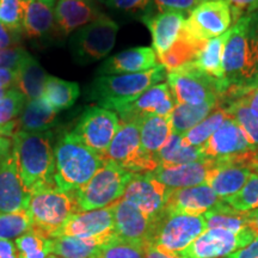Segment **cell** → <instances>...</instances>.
<instances>
[{
	"label": "cell",
	"mask_w": 258,
	"mask_h": 258,
	"mask_svg": "<svg viewBox=\"0 0 258 258\" xmlns=\"http://www.w3.org/2000/svg\"><path fill=\"white\" fill-rule=\"evenodd\" d=\"M12 153L17 160L22 179L30 191L43 186L56 185L54 182L55 157L53 132L30 133L17 131L12 138Z\"/></svg>",
	"instance_id": "6da1fadb"
},
{
	"label": "cell",
	"mask_w": 258,
	"mask_h": 258,
	"mask_svg": "<svg viewBox=\"0 0 258 258\" xmlns=\"http://www.w3.org/2000/svg\"><path fill=\"white\" fill-rule=\"evenodd\" d=\"M166 77L167 71L163 64L141 73L97 77L86 89V97L101 108L117 112Z\"/></svg>",
	"instance_id": "7a4b0ae2"
},
{
	"label": "cell",
	"mask_w": 258,
	"mask_h": 258,
	"mask_svg": "<svg viewBox=\"0 0 258 258\" xmlns=\"http://www.w3.org/2000/svg\"><path fill=\"white\" fill-rule=\"evenodd\" d=\"M54 182L62 191H77L95 176L104 164L101 156L90 150L73 132L63 133L54 146Z\"/></svg>",
	"instance_id": "3957f363"
},
{
	"label": "cell",
	"mask_w": 258,
	"mask_h": 258,
	"mask_svg": "<svg viewBox=\"0 0 258 258\" xmlns=\"http://www.w3.org/2000/svg\"><path fill=\"white\" fill-rule=\"evenodd\" d=\"M249 15L238 19L230 29V36L224 51V93L220 101H231L250 88L252 80L249 40H247Z\"/></svg>",
	"instance_id": "277c9868"
},
{
	"label": "cell",
	"mask_w": 258,
	"mask_h": 258,
	"mask_svg": "<svg viewBox=\"0 0 258 258\" xmlns=\"http://www.w3.org/2000/svg\"><path fill=\"white\" fill-rule=\"evenodd\" d=\"M28 212L35 227L51 235L80 209L76 191H62L56 185H49L32 190Z\"/></svg>",
	"instance_id": "5b68a950"
},
{
	"label": "cell",
	"mask_w": 258,
	"mask_h": 258,
	"mask_svg": "<svg viewBox=\"0 0 258 258\" xmlns=\"http://www.w3.org/2000/svg\"><path fill=\"white\" fill-rule=\"evenodd\" d=\"M134 173L114 161L105 160L95 176L76 191L80 212L101 209L122 199L124 189Z\"/></svg>",
	"instance_id": "8992f818"
},
{
	"label": "cell",
	"mask_w": 258,
	"mask_h": 258,
	"mask_svg": "<svg viewBox=\"0 0 258 258\" xmlns=\"http://www.w3.org/2000/svg\"><path fill=\"white\" fill-rule=\"evenodd\" d=\"M166 80L176 103L190 105L218 104L224 93L220 80L203 73L192 61L167 72Z\"/></svg>",
	"instance_id": "52a82bcc"
},
{
	"label": "cell",
	"mask_w": 258,
	"mask_h": 258,
	"mask_svg": "<svg viewBox=\"0 0 258 258\" xmlns=\"http://www.w3.org/2000/svg\"><path fill=\"white\" fill-rule=\"evenodd\" d=\"M207 230L203 215L167 214L164 212L156 220L150 243L165 252L185 250Z\"/></svg>",
	"instance_id": "ba28073f"
},
{
	"label": "cell",
	"mask_w": 258,
	"mask_h": 258,
	"mask_svg": "<svg viewBox=\"0 0 258 258\" xmlns=\"http://www.w3.org/2000/svg\"><path fill=\"white\" fill-rule=\"evenodd\" d=\"M118 24L105 15L76 31L70 41V49L74 62L90 64L110 53L115 46Z\"/></svg>",
	"instance_id": "9c48e42d"
},
{
	"label": "cell",
	"mask_w": 258,
	"mask_h": 258,
	"mask_svg": "<svg viewBox=\"0 0 258 258\" xmlns=\"http://www.w3.org/2000/svg\"><path fill=\"white\" fill-rule=\"evenodd\" d=\"M104 160L114 161L132 173L153 172L159 166L156 158L145 152L141 146L139 121L120 122Z\"/></svg>",
	"instance_id": "30bf717a"
},
{
	"label": "cell",
	"mask_w": 258,
	"mask_h": 258,
	"mask_svg": "<svg viewBox=\"0 0 258 258\" xmlns=\"http://www.w3.org/2000/svg\"><path fill=\"white\" fill-rule=\"evenodd\" d=\"M233 25L230 4L226 0H202L188 14L182 35L203 43L228 31Z\"/></svg>",
	"instance_id": "8fae6325"
},
{
	"label": "cell",
	"mask_w": 258,
	"mask_h": 258,
	"mask_svg": "<svg viewBox=\"0 0 258 258\" xmlns=\"http://www.w3.org/2000/svg\"><path fill=\"white\" fill-rule=\"evenodd\" d=\"M118 127L120 118L116 112L101 106H89L78 118L73 134L104 159Z\"/></svg>",
	"instance_id": "7c38bea8"
},
{
	"label": "cell",
	"mask_w": 258,
	"mask_h": 258,
	"mask_svg": "<svg viewBox=\"0 0 258 258\" xmlns=\"http://www.w3.org/2000/svg\"><path fill=\"white\" fill-rule=\"evenodd\" d=\"M200 148L205 159L230 160L245 166L256 150L232 117L227 118Z\"/></svg>",
	"instance_id": "4fadbf2b"
},
{
	"label": "cell",
	"mask_w": 258,
	"mask_h": 258,
	"mask_svg": "<svg viewBox=\"0 0 258 258\" xmlns=\"http://www.w3.org/2000/svg\"><path fill=\"white\" fill-rule=\"evenodd\" d=\"M256 237L257 234L250 227L240 233L222 228H207L185 250L176 254L180 258H225L247 246Z\"/></svg>",
	"instance_id": "5bb4252c"
},
{
	"label": "cell",
	"mask_w": 258,
	"mask_h": 258,
	"mask_svg": "<svg viewBox=\"0 0 258 258\" xmlns=\"http://www.w3.org/2000/svg\"><path fill=\"white\" fill-rule=\"evenodd\" d=\"M50 237H74L108 243L116 238L111 206L93 211L78 212Z\"/></svg>",
	"instance_id": "9a60e30c"
},
{
	"label": "cell",
	"mask_w": 258,
	"mask_h": 258,
	"mask_svg": "<svg viewBox=\"0 0 258 258\" xmlns=\"http://www.w3.org/2000/svg\"><path fill=\"white\" fill-rule=\"evenodd\" d=\"M170 189L157 180L152 173H134L125 186L122 199L144 212L148 217L158 219L164 213Z\"/></svg>",
	"instance_id": "2e32d148"
},
{
	"label": "cell",
	"mask_w": 258,
	"mask_h": 258,
	"mask_svg": "<svg viewBox=\"0 0 258 258\" xmlns=\"http://www.w3.org/2000/svg\"><path fill=\"white\" fill-rule=\"evenodd\" d=\"M111 208L116 237L141 245L150 243L157 219L148 217L123 199L111 205Z\"/></svg>",
	"instance_id": "e0dca14e"
},
{
	"label": "cell",
	"mask_w": 258,
	"mask_h": 258,
	"mask_svg": "<svg viewBox=\"0 0 258 258\" xmlns=\"http://www.w3.org/2000/svg\"><path fill=\"white\" fill-rule=\"evenodd\" d=\"M176 105V99L167 83H160L146 90L133 103L117 111L120 121H139L147 115L170 116Z\"/></svg>",
	"instance_id": "ac0fdd59"
},
{
	"label": "cell",
	"mask_w": 258,
	"mask_h": 258,
	"mask_svg": "<svg viewBox=\"0 0 258 258\" xmlns=\"http://www.w3.org/2000/svg\"><path fill=\"white\" fill-rule=\"evenodd\" d=\"M221 202L222 200L205 183L191 188L170 189L164 212L167 214L203 215Z\"/></svg>",
	"instance_id": "d6986e66"
},
{
	"label": "cell",
	"mask_w": 258,
	"mask_h": 258,
	"mask_svg": "<svg viewBox=\"0 0 258 258\" xmlns=\"http://www.w3.org/2000/svg\"><path fill=\"white\" fill-rule=\"evenodd\" d=\"M31 191L25 186L19 173L15 154L8 157L0 167V212L14 213L29 207Z\"/></svg>",
	"instance_id": "ffe728a7"
},
{
	"label": "cell",
	"mask_w": 258,
	"mask_h": 258,
	"mask_svg": "<svg viewBox=\"0 0 258 258\" xmlns=\"http://www.w3.org/2000/svg\"><path fill=\"white\" fill-rule=\"evenodd\" d=\"M185 14L179 11H158L141 17L152 36L153 50L158 59L163 56L178 40L185 23Z\"/></svg>",
	"instance_id": "44dd1931"
},
{
	"label": "cell",
	"mask_w": 258,
	"mask_h": 258,
	"mask_svg": "<svg viewBox=\"0 0 258 258\" xmlns=\"http://www.w3.org/2000/svg\"><path fill=\"white\" fill-rule=\"evenodd\" d=\"M54 15L56 31L62 36L103 16L96 0H56Z\"/></svg>",
	"instance_id": "7402d4cb"
},
{
	"label": "cell",
	"mask_w": 258,
	"mask_h": 258,
	"mask_svg": "<svg viewBox=\"0 0 258 258\" xmlns=\"http://www.w3.org/2000/svg\"><path fill=\"white\" fill-rule=\"evenodd\" d=\"M251 175L252 171L241 164L230 160H213L206 184L225 201L240 191Z\"/></svg>",
	"instance_id": "603a6c76"
},
{
	"label": "cell",
	"mask_w": 258,
	"mask_h": 258,
	"mask_svg": "<svg viewBox=\"0 0 258 258\" xmlns=\"http://www.w3.org/2000/svg\"><path fill=\"white\" fill-rule=\"evenodd\" d=\"M156 66H158V56L153 48L137 47L109 57L97 70V74L101 77L141 73L152 70Z\"/></svg>",
	"instance_id": "cb8c5ba5"
},
{
	"label": "cell",
	"mask_w": 258,
	"mask_h": 258,
	"mask_svg": "<svg viewBox=\"0 0 258 258\" xmlns=\"http://www.w3.org/2000/svg\"><path fill=\"white\" fill-rule=\"evenodd\" d=\"M212 164V159H203L175 166L159 165L151 173L154 178L171 190L191 188L205 184Z\"/></svg>",
	"instance_id": "d4e9b609"
},
{
	"label": "cell",
	"mask_w": 258,
	"mask_h": 258,
	"mask_svg": "<svg viewBox=\"0 0 258 258\" xmlns=\"http://www.w3.org/2000/svg\"><path fill=\"white\" fill-rule=\"evenodd\" d=\"M56 0H24L23 34L30 40L47 41L56 32L55 9Z\"/></svg>",
	"instance_id": "484cf974"
},
{
	"label": "cell",
	"mask_w": 258,
	"mask_h": 258,
	"mask_svg": "<svg viewBox=\"0 0 258 258\" xmlns=\"http://www.w3.org/2000/svg\"><path fill=\"white\" fill-rule=\"evenodd\" d=\"M15 76L14 88L23 93L28 101L42 97L48 74L34 56L28 53L15 70Z\"/></svg>",
	"instance_id": "4316f807"
},
{
	"label": "cell",
	"mask_w": 258,
	"mask_h": 258,
	"mask_svg": "<svg viewBox=\"0 0 258 258\" xmlns=\"http://www.w3.org/2000/svg\"><path fill=\"white\" fill-rule=\"evenodd\" d=\"M140 140L144 151L157 159V154L172 133L170 116L147 115L139 120Z\"/></svg>",
	"instance_id": "83f0119b"
},
{
	"label": "cell",
	"mask_w": 258,
	"mask_h": 258,
	"mask_svg": "<svg viewBox=\"0 0 258 258\" xmlns=\"http://www.w3.org/2000/svg\"><path fill=\"white\" fill-rule=\"evenodd\" d=\"M57 122V112L54 111L42 97L30 99L25 103L23 111L19 115V131L30 132V133H42L49 132L55 127Z\"/></svg>",
	"instance_id": "f1b7e54d"
},
{
	"label": "cell",
	"mask_w": 258,
	"mask_h": 258,
	"mask_svg": "<svg viewBox=\"0 0 258 258\" xmlns=\"http://www.w3.org/2000/svg\"><path fill=\"white\" fill-rule=\"evenodd\" d=\"M228 36H230V30L226 31L220 36L205 42L198 51L195 60L192 61L199 70L211 76L212 78L220 80L221 84L225 76L224 51ZM222 88H224V85H222Z\"/></svg>",
	"instance_id": "f546056e"
},
{
	"label": "cell",
	"mask_w": 258,
	"mask_h": 258,
	"mask_svg": "<svg viewBox=\"0 0 258 258\" xmlns=\"http://www.w3.org/2000/svg\"><path fill=\"white\" fill-rule=\"evenodd\" d=\"M79 95L80 88L77 83L48 76L42 92V99L54 111L60 112L71 108Z\"/></svg>",
	"instance_id": "4dcf8cb0"
},
{
	"label": "cell",
	"mask_w": 258,
	"mask_h": 258,
	"mask_svg": "<svg viewBox=\"0 0 258 258\" xmlns=\"http://www.w3.org/2000/svg\"><path fill=\"white\" fill-rule=\"evenodd\" d=\"M250 212H240L232 208L225 201L203 214L207 228H222L233 233H240L249 227Z\"/></svg>",
	"instance_id": "1f68e13d"
},
{
	"label": "cell",
	"mask_w": 258,
	"mask_h": 258,
	"mask_svg": "<svg viewBox=\"0 0 258 258\" xmlns=\"http://www.w3.org/2000/svg\"><path fill=\"white\" fill-rule=\"evenodd\" d=\"M201 148L186 146L183 144L180 135L171 133L167 141L157 154L158 164L160 166H175L182 164L203 160Z\"/></svg>",
	"instance_id": "d6a6232c"
},
{
	"label": "cell",
	"mask_w": 258,
	"mask_h": 258,
	"mask_svg": "<svg viewBox=\"0 0 258 258\" xmlns=\"http://www.w3.org/2000/svg\"><path fill=\"white\" fill-rule=\"evenodd\" d=\"M105 241L74 237H50L51 254L59 258H95Z\"/></svg>",
	"instance_id": "836d02e7"
},
{
	"label": "cell",
	"mask_w": 258,
	"mask_h": 258,
	"mask_svg": "<svg viewBox=\"0 0 258 258\" xmlns=\"http://www.w3.org/2000/svg\"><path fill=\"white\" fill-rule=\"evenodd\" d=\"M218 104L190 105L176 103L172 114L170 115L171 131L173 134L183 137L202 120H205Z\"/></svg>",
	"instance_id": "e575fe53"
},
{
	"label": "cell",
	"mask_w": 258,
	"mask_h": 258,
	"mask_svg": "<svg viewBox=\"0 0 258 258\" xmlns=\"http://www.w3.org/2000/svg\"><path fill=\"white\" fill-rule=\"evenodd\" d=\"M230 117L231 116L226 111L225 106L219 102V104L215 106L214 110L205 120H202L198 125H195L185 135H183V144L186 145V146L201 147L220 128V125Z\"/></svg>",
	"instance_id": "d590c367"
},
{
	"label": "cell",
	"mask_w": 258,
	"mask_h": 258,
	"mask_svg": "<svg viewBox=\"0 0 258 258\" xmlns=\"http://www.w3.org/2000/svg\"><path fill=\"white\" fill-rule=\"evenodd\" d=\"M18 258H48L51 254L50 235L32 227L15 240Z\"/></svg>",
	"instance_id": "8d00e7d4"
},
{
	"label": "cell",
	"mask_w": 258,
	"mask_h": 258,
	"mask_svg": "<svg viewBox=\"0 0 258 258\" xmlns=\"http://www.w3.org/2000/svg\"><path fill=\"white\" fill-rule=\"evenodd\" d=\"M220 104L225 106L228 115L239 124L251 146L258 150V116L254 115L244 103L237 99Z\"/></svg>",
	"instance_id": "74e56055"
},
{
	"label": "cell",
	"mask_w": 258,
	"mask_h": 258,
	"mask_svg": "<svg viewBox=\"0 0 258 258\" xmlns=\"http://www.w3.org/2000/svg\"><path fill=\"white\" fill-rule=\"evenodd\" d=\"M34 226L28 209L14 213L0 212V239L16 240Z\"/></svg>",
	"instance_id": "f35d334b"
},
{
	"label": "cell",
	"mask_w": 258,
	"mask_h": 258,
	"mask_svg": "<svg viewBox=\"0 0 258 258\" xmlns=\"http://www.w3.org/2000/svg\"><path fill=\"white\" fill-rule=\"evenodd\" d=\"M95 258H145V245L116 237L103 244Z\"/></svg>",
	"instance_id": "ab89813d"
},
{
	"label": "cell",
	"mask_w": 258,
	"mask_h": 258,
	"mask_svg": "<svg viewBox=\"0 0 258 258\" xmlns=\"http://www.w3.org/2000/svg\"><path fill=\"white\" fill-rule=\"evenodd\" d=\"M24 0H0V23L14 34L23 35Z\"/></svg>",
	"instance_id": "60d3db41"
},
{
	"label": "cell",
	"mask_w": 258,
	"mask_h": 258,
	"mask_svg": "<svg viewBox=\"0 0 258 258\" xmlns=\"http://www.w3.org/2000/svg\"><path fill=\"white\" fill-rule=\"evenodd\" d=\"M227 205L232 208L240 212H251L258 209V175L253 173L245 183L240 191L235 195L231 196L230 199L225 200Z\"/></svg>",
	"instance_id": "b9f144b4"
},
{
	"label": "cell",
	"mask_w": 258,
	"mask_h": 258,
	"mask_svg": "<svg viewBox=\"0 0 258 258\" xmlns=\"http://www.w3.org/2000/svg\"><path fill=\"white\" fill-rule=\"evenodd\" d=\"M27 98L17 89L11 88L8 95L0 99V125L14 122L23 111Z\"/></svg>",
	"instance_id": "7bdbcfd3"
},
{
	"label": "cell",
	"mask_w": 258,
	"mask_h": 258,
	"mask_svg": "<svg viewBox=\"0 0 258 258\" xmlns=\"http://www.w3.org/2000/svg\"><path fill=\"white\" fill-rule=\"evenodd\" d=\"M247 40H249L251 67H252V80L249 89H253L258 86V11L249 15Z\"/></svg>",
	"instance_id": "ee69618b"
},
{
	"label": "cell",
	"mask_w": 258,
	"mask_h": 258,
	"mask_svg": "<svg viewBox=\"0 0 258 258\" xmlns=\"http://www.w3.org/2000/svg\"><path fill=\"white\" fill-rule=\"evenodd\" d=\"M104 4L116 11L131 15L151 14L153 10V0H104Z\"/></svg>",
	"instance_id": "f6af8a7d"
},
{
	"label": "cell",
	"mask_w": 258,
	"mask_h": 258,
	"mask_svg": "<svg viewBox=\"0 0 258 258\" xmlns=\"http://www.w3.org/2000/svg\"><path fill=\"white\" fill-rule=\"evenodd\" d=\"M202 0H153L157 11H179L189 14Z\"/></svg>",
	"instance_id": "bcb514c9"
},
{
	"label": "cell",
	"mask_w": 258,
	"mask_h": 258,
	"mask_svg": "<svg viewBox=\"0 0 258 258\" xmlns=\"http://www.w3.org/2000/svg\"><path fill=\"white\" fill-rule=\"evenodd\" d=\"M28 55V51L22 47H11L0 49V69L16 70L22 60Z\"/></svg>",
	"instance_id": "7dc6e473"
},
{
	"label": "cell",
	"mask_w": 258,
	"mask_h": 258,
	"mask_svg": "<svg viewBox=\"0 0 258 258\" xmlns=\"http://www.w3.org/2000/svg\"><path fill=\"white\" fill-rule=\"evenodd\" d=\"M230 4L233 24L244 16L258 11V0H226Z\"/></svg>",
	"instance_id": "c3c4849f"
},
{
	"label": "cell",
	"mask_w": 258,
	"mask_h": 258,
	"mask_svg": "<svg viewBox=\"0 0 258 258\" xmlns=\"http://www.w3.org/2000/svg\"><path fill=\"white\" fill-rule=\"evenodd\" d=\"M240 101L241 103H244L247 108L250 109L251 111L253 112L254 115L258 116V86L257 88L253 89H249V90H245V91L240 92L235 98L231 99V101ZM230 102V101H228ZM221 103V102H220ZM225 103V102H222Z\"/></svg>",
	"instance_id": "681fc988"
},
{
	"label": "cell",
	"mask_w": 258,
	"mask_h": 258,
	"mask_svg": "<svg viewBox=\"0 0 258 258\" xmlns=\"http://www.w3.org/2000/svg\"><path fill=\"white\" fill-rule=\"evenodd\" d=\"M225 258H258V235L247 246L234 251Z\"/></svg>",
	"instance_id": "f907efd6"
},
{
	"label": "cell",
	"mask_w": 258,
	"mask_h": 258,
	"mask_svg": "<svg viewBox=\"0 0 258 258\" xmlns=\"http://www.w3.org/2000/svg\"><path fill=\"white\" fill-rule=\"evenodd\" d=\"M18 35L10 31L8 28L0 23V49H6V48L17 47V42L19 41Z\"/></svg>",
	"instance_id": "816d5d0a"
},
{
	"label": "cell",
	"mask_w": 258,
	"mask_h": 258,
	"mask_svg": "<svg viewBox=\"0 0 258 258\" xmlns=\"http://www.w3.org/2000/svg\"><path fill=\"white\" fill-rule=\"evenodd\" d=\"M0 258H18L15 241L0 239Z\"/></svg>",
	"instance_id": "f5cc1de1"
},
{
	"label": "cell",
	"mask_w": 258,
	"mask_h": 258,
	"mask_svg": "<svg viewBox=\"0 0 258 258\" xmlns=\"http://www.w3.org/2000/svg\"><path fill=\"white\" fill-rule=\"evenodd\" d=\"M145 258H180L177 256L176 253H170L165 252V251H161L157 249L153 245L147 244L145 245Z\"/></svg>",
	"instance_id": "db71d44e"
},
{
	"label": "cell",
	"mask_w": 258,
	"mask_h": 258,
	"mask_svg": "<svg viewBox=\"0 0 258 258\" xmlns=\"http://www.w3.org/2000/svg\"><path fill=\"white\" fill-rule=\"evenodd\" d=\"M15 71L0 69V89H10L15 85Z\"/></svg>",
	"instance_id": "11a10c76"
},
{
	"label": "cell",
	"mask_w": 258,
	"mask_h": 258,
	"mask_svg": "<svg viewBox=\"0 0 258 258\" xmlns=\"http://www.w3.org/2000/svg\"><path fill=\"white\" fill-rule=\"evenodd\" d=\"M12 152V140L10 138H0V167Z\"/></svg>",
	"instance_id": "9f6ffc18"
},
{
	"label": "cell",
	"mask_w": 258,
	"mask_h": 258,
	"mask_svg": "<svg viewBox=\"0 0 258 258\" xmlns=\"http://www.w3.org/2000/svg\"><path fill=\"white\" fill-rule=\"evenodd\" d=\"M18 131V122L14 121L8 124L0 125V138H14L16 132Z\"/></svg>",
	"instance_id": "6f0895ef"
},
{
	"label": "cell",
	"mask_w": 258,
	"mask_h": 258,
	"mask_svg": "<svg viewBox=\"0 0 258 258\" xmlns=\"http://www.w3.org/2000/svg\"><path fill=\"white\" fill-rule=\"evenodd\" d=\"M249 227L254 231V233L258 235V209L250 212L249 215Z\"/></svg>",
	"instance_id": "680465c9"
},
{
	"label": "cell",
	"mask_w": 258,
	"mask_h": 258,
	"mask_svg": "<svg viewBox=\"0 0 258 258\" xmlns=\"http://www.w3.org/2000/svg\"><path fill=\"white\" fill-rule=\"evenodd\" d=\"M250 169L253 173H257L258 175V150H256V152H254V154H253V158H252V160H251V164H250Z\"/></svg>",
	"instance_id": "91938a15"
},
{
	"label": "cell",
	"mask_w": 258,
	"mask_h": 258,
	"mask_svg": "<svg viewBox=\"0 0 258 258\" xmlns=\"http://www.w3.org/2000/svg\"><path fill=\"white\" fill-rule=\"evenodd\" d=\"M10 89H11V88H10ZM10 89H0V99H3L6 95H8Z\"/></svg>",
	"instance_id": "94428289"
},
{
	"label": "cell",
	"mask_w": 258,
	"mask_h": 258,
	"mask_svg": "<svg viewBox=\"0 0 258 258\" xmlns=\"http://www.w3.org/2000/svg\"><path fill=\"white\" fill-rule=\"evenodd\" d=\"M48 258H59V257H57V256H55V254H50V256H49V257H48Z\"/></svg>",
	"instance_id": "6125c7cd"
},
{
	"label": "cell",
	"mask_w": 258,
	"mask_h": 258,
	"mask_svg": "<svg viewBox=\"0 0 258 258\" xmlns=\"http://www.w3.org/2000/svg\"><path fill=\"white\" fill-rule=\"evenodd\" d=\"M99 2H102V3H103V2H104V0H99Z\"/></svg>",
	"instance_id": "be15d7a7"
}]
</instances>
